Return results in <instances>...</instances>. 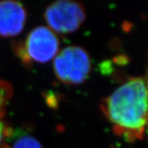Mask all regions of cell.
<instances>
[{"mask_svg":"<svg viewBox=\"0 0 148 148\" xmlns=\"http://www.w3.org/2000/svg\"><path fill=\"white\" fill-rule=\"evenodd\" d=\"M103 114L116 135L127 141L142 139L148 125V91L142 78L118 86L101 103Z\"/></svg>","mask_w":148,"mask_h":148,"instance_id":"obj_1","label":"cell"},{"mask_svg":"<svg viewBox=\"0 0 148 148\" xmlns=\"http://www.w3.org/2000/svg\"><path fill=\"white\" fill-rule=\"evenodd\" d=\"M60 41L48 27L39 26L27 34L23 42L15 47L16 54L25 64H43L51 60L59 52Z\"/></svg>","mask_w":148,"mask_h":148,"instance_id":"obj_2","label":"cell"},{"mask_svg":"<svg viewBox=\"0 0 148 148\" xmlns=\"http://www.w3.org/2000/svg\"><path fill=\"white\" fill-rule=\"evenodd\" d=\"M56 77L66 85H79L89 76L92 62L82 47L70 45L58 53L53 63Z\"/></svg>","mask_w":148,"mask_h":148,"instance_id":"obj_3","label":"cell"},{"mask_svg":"<svg viewBox=\"0 0 148 148\" xmlns=\"http://www.w3.org/2000/svg\"><path fill=\"white\" fill-rule=\"evenodd\" d=\"M44 18L55 33H70L77 30L85 21L86 11L79 2L58 0L45 8Z\"/></svg>","mask_w":148,"mask_h":148,"instance_id":"obj_4","label":"cell"},{"mask_svg":"<svg viewBox=\"0 0 148 148\" xmlns=\"http://www.w3.org/2000/svg\"><path fill=\"white\" fill-rule=\"evenodd\" d=\"M27 11L21 2L15 0L0 1V36L12 37L23 30Z\"/></svg>","mask_w":148,"mask_h":148,"instance_id":"obj_5","label":"cell"},{"mask_svg":"<svg viewBox=\"0 0 148 148\" xmlns=\"http://www.w3.org/2000/svg\"><path fill=\"white\" fill-rule=\"evenodd\" d=\"M12 146L9 148H42L39 141L30 133L22 129L13 132Z\"/></svg>","mask_w":148,"mask_h":148,"instance_id":"obj_6","label":"cell"},{"mask_svg":"<svg viewBox=\"0 0 148 148\" xmlns=\"http://www.w3.org/2000/svg\"><path fill=\"white\" fill-rule=\"evenodd\" d=\"M12 96V86L5 81L0 80V118L4 114L6 105Z\"/></svg>","mask_w":148,"mask_h":148,"instance_id":"obj_7","label":"cell"},{"mask_svg":"<svg viewBox=\"0 0 148 148\" xmlns=\"http://www.w3.org/2000/svg\"><path fill=\"white\" fill-rule=\"evenodd\" d=\"M12 133L13 130L5 125V123L0 119V148H9L8 140L11 139Z\"/></svg>","mask_w":148,"mask_h":148,"instance_id":"obj_8","label":"cell"},{"mask_svg":"<svg viewBox=\"0 0 148 148\" xmlns=\"http://www.w3.org/2000/svg\"><path fill=\"white\" fill-rule=\"evenodd\" d=\"M145 82H146V86H147V91H148V67H147V76H146V80H145Z\"/></svg>","mask_w":148,"mask_h":148,"instance_id":"obj_9","label":"cell"}]
</instances>
